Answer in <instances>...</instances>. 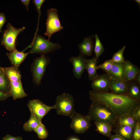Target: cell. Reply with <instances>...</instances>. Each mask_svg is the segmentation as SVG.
<instances>
[{
	"instance_id": "obj_1",
	"label": "cell",
	"mask_w": 140,
	"mask_h": 140,
	"mask_svg": "<svg viewBox=\"0 0 140 140\" xmlns=\"http://www.w3.org/2000/svg\"><path fill=\"white\" fill-rule=\"evenodd\" d=\"M89 94L92 101L106 105L114 111L118 118L125 114L132 115L135 109L140 104V102L134 100L126 95L116 94L109 91L90 90Z\"/></svg>"
},
{
	"instance_id": "obj_2",
	"label": "cell",
	"mask_w": 140,
	"mask_h": 140,
	"mask_svg": "<svg viewBox=\"0 0 140 140\" xmlns=\"http://www.w3.org/2000/svg\"><path fill=\"white\" fill-rule=\"evenodd\" d=\"M94 122L106 123L112 128L118 125V118L114 111L106 105L92 101L88 115Z\"/></svg>"
},
{
	"instance_id": "obj_3",
	"label": "cell",
	"mask_w": 140,
	"mask_h": 140,
	"mask_svg": "<svg viewBox=\"0 0 140 140\" xmlns=\"http://www.w3.org/2000/svg\"><path fill=\"white\" fill-rule=\"evenodd\" d=\"M31 49L28 54H39L41 55L50 53L61 48L59 43H54L41 35L36 34L31 44Z\"/></svg>"
},
{
	"instance_id": "obj_4",
	"label": "cell",
	"mask_w": 140,
	"mask_h": 140,
	"mask_svg": "<svg viewBox=\"0 0 140 140\" xmlns=\"http://www.w3.org/2000/svg\"><path fill=\"white\" fill-rule=\"evenodd\" d=\"M25 28L24 26L17 28L10 23H8L7 28L4 31L1 39V45L3 46L10 53L17 50L16 43L17 37L20 33L24 31Z\"/></svg>"
},
{
	"instance_id": "obj_5",
	"label": "cell",
	"mask_w": 140,
	"mask_h": 140,
	"mask_svg": "<svg viewBox=\"0 0 140 140\" xmlns=\"http://www.w3.org/2000/svg\"><path fill=\"white\" fill-rule=\"evenodd\" d=\"M74 102L73 96L69 93H64L58 95L54 105L57 114L70 117L75 111Z\"/></svg>"
},
{
	"instance_id": "obj_6",
	"label": "cell",
	"mask_w": 140,
	"mask_h": 140,
	"mask_svg": "<svg viewBox=\"0 0 140 140\" xmlns=\"http://www.w3.org/2000/svg\"><path fill=\"white\" fill-rule=\"evenodd\" d=\"M50 62V58L45 55H41L34 60L32 64V72L33 80L37 85L40 84L47 67Z\"/></svg>"
},
{
	"instance_id": "obj_7",
	"label": "cell",
	"mask_w": 140,
	"mask_h": 140,
	"mask_svg": "<svg viewBox=\"0 0 140 140\" xmlns=\"http://www.w3.org/2000/svg\"><path fill=\"white\" fill-rule=\"evenodd\" d=\"M47 15L46 30L44 34L48 36V39L50 40L53 34L61 30L64 27L61 24L57 9L52 8L48 9Z\"/></svg>"
},
{
	"instance_id": "obj_8",
	"label": "cell",
	"mask_w": 140,
	"mask_h": 140,
	"mask_svg": "<svg viewBox=\"0 0 140 140\" xmlns=\"http://www.w3.org/2000/svg\"><path fill=\"white\" fill-rule=\"evenodd\" d=\"M70 117L72 119L70 127L76 133H83L91 126L92 120L88 115L84 116L75 111Z\"/></svg>"
},
{
	"instance_id": "obj_9",
	"label": "cell",
	"mask_w": 140,
	"mask_h": 140,
	"mask_svg": "<svg viewBox=\"0 0 140 140\" xmlns=\"http://www.w3.org/2000/svg\"><path fill=\"white\" fill-rule=\"evenodd\" d=\"M27 106L31 113L34 115L41 121L43 117L51 109H55L54 105L48 106L37 99L29 100Z\"/></svg>"
},
{
	"instance_id": "obj_10",
	"label": "cell",
	"mask_w": 140,
	"mask_h": 140,
	"mask_svg": "<svg viewBox=\"0 0 140 140\" xmlns=\"http://www.w3.org/2000/svg\"><path fill=\"white\" fill-rule=\"evenodd\" d=\"M111 78L107 73L99 75L92 81L93 90L98 92H108Z\"/></svg>"
},
{
	"instance_id": "obj_11",
	"label": "cell",
	"mask_w": 140,
	"mask_h": 140,
	"mask_svg": "<svg viewBox=\"0 0 140 140\" xmlns=\"http://www.w3.org/2000/svg\"><path fill=\"white\" fill-rule=\"evenodd\" d=\"M86 59L85 56L80 54L77 57L70 58L69 61L72 64L73 75L76 78L80 79L86 69Z\"/></svg>"
},
{
	"instance_id": "obj_12",
	"label": "cell",
	"mask_w": 140,
	"mask_h": 140,
	"mask_svg": "<svg viewBox=\"0 0 140 140\" xmlns=\"http://www.w3.org/2000/svg\"><path fill=\"white\" fill-rule=\"evenodd\" d=\"M128 86V82L124 80H115L111 78L109 90L110 91V92L114 94L126 95Z\"/></svg>"
},
{
	"instance_id": "obj_13",
	"label": "cell",
	"mask_w": 140,
	"mask_h": 140,
	"mask_svg": "<svg viewBox=\"0 0 140 140\" xmlns=\"http://www.w3.org/2000/svg\"><path fill=\"white\" fill-rule=\"evenodd\" d=\"M10 81V89L9 93L14 100L27 96L23 88L21 81Z\"/></svg>"
},
{
	"instance_id": "obj_14",
	"label": "cell",
	"mask_w": 140,
	"mask_h": 140,
	"mask_svg": "<svg viewBox=\"0 0 140 140\" xmlns=\"http://www.w3.org/2000/svg\"><path fill=\"white\" fill-rule=\"evenodd\" d=\"M124 80L128 82L133 80L138 73L140 72L139 68L128 60L124 62Z\"/></svg>"
},
{
	"instance_id": "obj_15",
	"label": "cell",
	"mask_w": 140,
	"mask_h": 140,
	"mask_svg": "<svg viewBox=\"0 0 140 140\" xmlns=\"http://www.w3.org/2000/svg\"><path fill=\"white\" fill-rule=\"evenodd\" d=\"M93 45L91 37H85L78 44L80 54L84 56L92 55L93 50Z\"/></svg>"
},
{
	"instance_id": "obj_16",
	"label": "cell",
	"mask_w": 140,
	"mask_h": 140,
	"mask_svg": "<svg viewBox=\"0 0 140 140\" xmlns=\"http://www.w3.org/2000/svg\"><path fill=\"white\" fill-rule=\"evenodd\" d=\"M107 73L111 79L124 80V62H114L110 70Z\"/></svg>"
},
{
	"instance_id": "obj_17",
	"label": "cell",
	"mask_w": 140,
	"mask_h": 140,
	"mask_svg": "<svg viewBox=\"0 0 140 140\" xmlns=\"http://www.w3.org/2000/svg\"><path fill=\"white\" fill-rule=\"evenodd\" d=\"M126 95L134 100L140 102V84L134 80L128 82Z\"/></svg>"
},
{
	"instance_id": "obj_18",
	"label": "cell",
	"mask_w": 140,
	"mask_h": 140,
	"mask_svg": "<svg viewBox=\"0 0 140 140\" xmlns=\"http://www.w3.org/2000/svg\"><path fill=\"white\" fill-rule=\"evenodd\" d=\"M28 54V53L19 51L17 50L9 53H6V55L12 66L18 67L24 60Z\"/></svg>"
},
{
	"instance_id": "obj_19",
	"label": "cell",
	"mask_w": 140,
	"mask_h": 140,
	"mask_svg": "<svg viewBox=\"0 0 140 140\" xmlns=\"http://www.w3.org/2000/svg\"><path fill=\"white\" fill-rule=\"evenodd\" d=\"M114 132L125 140H133V136L135 127L127 125H118Z\"/></svg>"
},
{
	"instance_id": "obj_20",
	"label": "cell",
	"mask_w": 140,
	"mask_h": 140,
	"mask_svg": "<svg viewBox=\"0 0 140 140\" xmlns=\"http://www.w3.org/2000/svg\"><path fill=\"white\" fill-rule=\"evenodd\" d=\"M97 60L95 57H94L90 59H87L86 60V69L90 81H92L98 75L96 71Z\"/></svg>"
},
{
	"instance_id": "obj_21",
	"label": "cell",
	"mask_w": 140,
	"mask_h": 140,
	"mask_svg": "<svg viewBox=\"0 0 140 140\" xmlns=\"http://www.w3.org/2000/svg\"><path fill=\"white\" fill-rule=\"evenodd\" d=\"M3 70L10 81H21L22 75L18 67L12 66L2 67Z\"/></svg>"
},
{
	"instance_id": "obj_22",
	"label": "cell",
	"mask_w": 140,
	"mask_h": 140,
	"mask_svg": "<svg viewBox=\"0 0 140 140\" xmlns=\"http://www.w3.org/2000/svg\"><path fill=\"white\" fill-rule=\"evenodd\" d=\"M41 121L38 119L34 115L31 113V116L29 120L25 122L23 125V129L26 131H34L35 129Z\"/></svg>"
},
{
	"instance_id": "obj_23",
	"label": "cell",
	"mask_w": 140,
	"mask_h": 140,
	"mask_svg": "<svg viewBox=\"0 0 140 140\" xmlns=\"http://www.w3.org/2000/svg\"><path fill=\"white\" fill-rule=\"evenodd\" d=\"M94 123L96 126V130L97 131L106 137H110L112 128L110 124L102 122Z\"/></svg>"
},
{
	"instance_id": "obj_24",
	"label": "cell",
	"mask_w": 140,
	"mask_h": 140,
	"mask_svg": "<svg viewBox=\"0 0 140 140\" xmlns=\"http://www.w3.org/2000/svg\"><path fill=\"white\" fill-rule=\"evenodd\" d=\"M137 122L132 115L125 114L118 118L117 125H127L135 127Z\"/></svg>"
},
{
	"instance_id": "obj_25",
	"label": "cell",
	"mask_w": 140,
	"mask_h": 140,
	"mask_svg": "<svg viewBox=\"0 0 140 140\" xmlns=\"http://www.w3.org/2000/svg\"><path fill=\"white\" fill-rule=\"evenodd\" d=\"M10 89V81L3 71L0 74V91L9 94Z\"/></svg>"
},
{
	"instance_id": "obj_26",
	"label": "cell",
	"mask_w": 140,
	"mask_h": 140,
	"mask_svg": "<svg viewBox=\"0 0 140 140\" xmlns=\"http://www.w3.org/2000/svg\"><path fill=\"white\" fill-rule=\"evenodd\" d=\"M38 138L44 139L46 138L48 135V132L44 125L42 123L39 125L34 129Z\"/></svg>"
},
{
	"instance_id": "obj_27",
	"label": "cell",
	"mask_w": 140,
	"mask_h": 140,
	"mask_svg": "<svg viewBox=\"0 0 140 140\" xmlns=\"http://www.w3.org/2000/svg\"><path fill=\"white\" fill-rule=\"evenodd\" d=\"M95 42L94 51L95 54V57L97 59L104 52V49L97 34L95 35Z\"/></svg>"
},
{
	"instance_id": "obj_28",
	"label": "cell",
	"mask_w": 140,
	"mask_h": 140,
	"mask_svg": "<svg viewBox=\"0 0 140 140\" xmlns=\"http://www.w3.org/2000/svg\"><path fill=\"white\" fill-rule=\"evenodd\" d=\"M126 46H124L117 52L114 54L112 60L114 62L120 63L123 62L125 61L123 54L125 51Z\"/></svg>"
},
{
	"instance_id": "obj_29",
	"label": "cell",
	"mask_w": 140,
	"mask_h": 140,
	"mask_svg": "<svg viewBox=\"0 0 140 140\" xmlns=\"http://www.w3.org/2000/svg\"><path fill=\"white\" fill-rule=\"evenodd\" d=\"M114 62L112 59L106 60L102 64L97 66V69H102L107 73L110 70Z\"/></svg>"
},
{
	"instance_id": "obj_30",
	"label": "cell",
	"mask_w": 140,
	"mask_h": 140,
	"mask_svg": "<svg viewBox=\"0 0 140 140\" xmlns=\"http://www.w3.org/2000/svg\"><path fill=\"white\" fill-rule=\"evenodd\" d=\"M133 140H140V121H137L135 127Z\"/></svg>"
},
{
	"instance_id": "obj_31",
	"label": "cell",
	"mask_w": 140,
	"mask_h": 140,
	"mask_svg": "<svg viewBox=\"0 0 140 140\" xmlns=\"http://www.w3.org/2000/svg\"><path fill=\"white\" fill-rule=\"evenodd\" d=\"M45 1L44 0H33V2L36 6V9L38 12L39 20L41 15V8Z\"/></svg>"
},
{
	"instance_id": "obj_32",
	"label": "cell",
	"mask_w": 140,
	"mask_h": 140,
	"mask_svg": "<svg viewBox=\"0 0 140 140\" xmlns=\"http://www.w3.org/2000/svg\"><path fill=\"white\" fill-rule=\"evenodd\" d=\"M137 121H140V104L134 110L132 115Z\"/></svg>"
},
{
	"instance_id": "obj_33",
	"label": "cell",
	"mask_w": 140,
	"mask_h": 140,
	"mask_svg": "<svg viewBox=\"0 0 140 140\" xmlns=\"http://www.w3.org/2000/svg\"><path fill=\"white\" fill-rule=\"evenodd\" d=\"M2 140H22V137H14L10 134H7L2 138Z\"/></svg>"
},
{
	"instance_id": "obj_34",
	"label": "cell",
	"mask_w": 140,
	"mask_h": 140,
	"mask_svg": "<svg viewBox=\"0 0 140 140\" xmlns=\"http://www.w3.org/2000/svg\"><path fill=\"white\" fill-rule=\"evenodd\" d=\"M6 21L5 16L3 13H0V32H2V28Z\"/></svg>"
},
{
	"instance_id": "obj_35",
	"label": "cell",
	"mask_w": 140,
	"mask_h": 140,
	"mask_svg": "<svg viewBox=\"0 0 140 140\" xmlns=\"http://www.w3.org/2000/svg\"><path fill=\"white\" fill-rule=\"evenodd\" d=\"M10 96L9 94L4 93L0 91V101H5Z\"/></svg>"
},
{
	"instance_id": "obj_36",
	"label": "cell",
	"mask_w": 140,
	"mask_h": 140,
	"mask_svg": "<svg viewBox=\"0 0 140 140\" xmlns=\"http://www.w3.org/2000/svg\"><path fill=\"white\" fill-rule=\"evenodd\" d=\"M109 140H125L121 136L117 134L111 135Z\"/></svg>"
},
{
	"instance_id": "obj_37",
	"label": "cell",
	"mask_w": 140,
	"mask_h": 140,
	"mask_svg": "<svg viewBox=\"0 0 140 140\" xmlns=\"http://www.w3.org/2000/svg\"><path fill=\"white\" fill-rule=\"evenodd\" d=\"M20 1L21 2L26 6L27 10L28 11L29 9V5L30 0H21Z\"/></svg>"
},
{
	"instance_id": "obj_38",
	"label": "cell",
	"mask_w": 140,
	"mask_h": 140,
	"mask_svg": "<svg viewBox=\"0 0 140 140\" xmlns=\"http://www.w3.org/2000/svg\"><path fill=\"white\" fill-rule=\"evenodd\" d=\"M134 80L140 84V72L137 74Z\"/></svg>"
},
{
	"instance_id": "obj_39",
	"label": "cell",
	"mask_w": 140,
	"mask_h": 140,
	"mask_svg": "<svg viewBox=\"0 0 140 140\" xmlns=\"http://www.w3.org/2000/svg\"><path fill=\"white\" fill-rule=\"evenodd\" d=\"M68 140H79V139L76 137H72L69 139Z\"/></svg>"
},
{
	"instance_id": "obj_40",
	"label": "cell",
	"mask_w": 140,
	"mask_h": 140,
	"mask_svg": "<svg viewBox=\"0 0 140 140\" xmlns=\"http://www.w3.org/2000/svg\"><path fill=\"white\" fill-rule=\"evenodd\" d=\"M135 1L138 3V5L140 6V0H135Z\"/></svg>"
},
{
	"instance_id": "obj_41",
	"label": "cell",
	"mask_w": 140,
	"mask_h": 140,
	"mask_svg": "<svg viewBox=\"0 0 140 140\" xmlns=\"http://www.w3.org/2000/svg\"><path fill=\"white\" fill-rule=\"evenodd\" d=\"M3 71L2 67H0V74L3 72Z\"/></svg>"
}]
</instances>
